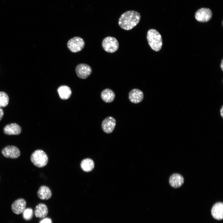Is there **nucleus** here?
<instances>
[{
    "instance_id": "1",
    "label": "nucleus",
    "mask_w": 223,
    "mask_h": 223,
    "mask_svg": "<svg viewBox=\"0 0 223 223\" xmlns=\"http://www.w3.org/2000/svg\"><path fill=\"white\" fill-rule=\"evenodd\" d=\"M141 18V15L138 12L134 10L128 11L121 15L119 19L118 24L123 29L129 30L138 24Z\"/></svg>"
},
{
    "instance_id": "2",
    "label": "nucleus",
    "mask_w": 223,
    "mask_h": 223,
    "mask_svg": "<svg viewBox=\"0 0 223 223\" xmlns=\"http://www.w3.org/2000/svg\"><path fill=\"white\" fill-rule=\"evenodd\" d=\"M147 39L151 48L154 50L158 51L161 48L162 41L161 35L156 30L149 29L147 32Z\"/></svg>"
},
{
    "instance_id": "3",
    "label": "nucleus",
    "mask_w": 223,
    "mask_h": 223,
    "mask_svg": "<svg viewBox=\"0 0 223 223\" xmlns=\"http://www.w3.org/2000/svg\"><path fill=\"white\" fill-rule=\"evenodd\" d=\"M30 160L35 166L38 168H42L47 164L48 158L45 151L38 149L34 151L31 154Z\"/></svg>"
},
{
    "instance_id": "4",
    "label": "nucleus",
    "mask_w": 223,
    "mask_h": 223,
    "mask_svg": "<svg viewBox=\"0 0 223 223\" xmlns=\"http://www.w3.org/2000/svg\"><path fill=\"white\" fill-rule=\"evenodd\" d=\"M102 45L104 50L109 53H113L118 49L119 44L117 40L115 37H107L103 40Z\"/></svg>"
},
{
    "instance_id": "5",
    "label": "nucleus",
    "mask_w": 223,
    "mask_h": 223,
    "mask_svg": "<svg viewBox=\"0 0 223 223\" xmlns=\"http://www.w3.org/2000/svg\"><path fill=\"white\" fill-rule=\"evenodd\" d=\"M67 46L68 49L72 52H77L81 50L85 46L83 39L78 37H74L68 42Z\"/></svg>"
},
{
    "instance_id": "6",
    "label": "nucleus",
    "mask_w": 223,
    "mask_h": 223,
    "mask_svg": "<svg viewBox=\"0 0 223 223\" xmlns=\"http://www.w3.org/2000/svg\"><path fill=\"white\" fill-rule=\"evenodd\" d=\"M212 15V11L210 9L202 8L196 11L195 14V17L198 21L205 22L209 20Z\"/></svg>"
},
{
    "instance_id": "7",
    "label": "nucleus",
    "mask_w": 223,
    "mask_h": 223,
    "mask_svg": "<svg viewBox=\"0 0 223 223\" xmlns=\"http://www.w3.org/2000/svg\"><path fill=\"white\" fill-rule=\"evenodd\" d=\"M3 156L7 158L16 159L20 155V152L19 148L14 146H8L2 150Z\"/></svg>"
},
{
    "instance_id": "8",
    "label": "nucleus",
    "mask_w": 223,
    "mask_h": 223,
    "mask_svg": "<svg viewBox=\"0 0 223 223\" xmlns=\"http://www.w3.org/2000/svg\"><path fill=\"white\" fill-rule=\"evenodd\" d=\"M76 72L78 77L81 79H85L91 74L92 70L88 64L81 63L76 67Z\"/></svg>"
},
{
    "instance_id": "9",
    "label": "nucleus",
    "mask_w": 223,
    "mask_h": 223,
    "mask_svg": "<svg viewBox=\"0 0 223 223\" xmlns=\"http://www.w3.org/2000/svg\"><path fill=\"white\" fill-rule=\"evenodd\" d=\"M116 121L112 116H109L103 120L102 123V128L105 133H109L114 130L116 126Z\"/></svg>"
},
{
    "instance_id": "10",
    "label": "nucleus",
    "mask_w": 223,
    "mask_h": 223,
    "mask_svg": "<svg viewBox=\"0 0 223 223\" xmlns=\"http://www.w3.org/2000/svg\"><path fill=\"white\" fill-rule=\"evenodd\" d=\"M26 202L23 198H19L15 200L12 204L11 209L13 212L16 214H19L25 209Z\"/></svg>"
},
{
    "instance_id": "11",
    "label": "nucleus",
    "mask_w": 223,
    "mask_h": 223,
    "mask_svg": "<svg viewBox=\"0 0 223 223\" xmlns=\"http://www.w3.org/2000/svg\"><path fill=\"white\" fill-rule=\"evenodd\" d=\"M144 98V94L141 90L138 89L131 90L129 93V98L133 103H140Z\"/></svg>"
},
{
    "instance_id": "12",
    "label": "nucleus",
    "mask_w": 223,
    "mask_h": 223,
    "mask_svg": "<svg viewBox=\"0 0 223 223\" xmlns=\"http://www.w3.org/2000/svg\"><path fill=\"white\" fill-rule=\"evenodd\" d=\"M4 133L7 135H17L22 131L21 128L18 124L12 123L6 125L3 129Z\"/></svg>"
},
{
    "instance_id": "13",
    "label": "nucleus",
    "mask_w": 223,
    "mask_h": 223,
    "mask_svg": "<svg viewBox=\"0 0 223 223\" xmlns=\"http://www.w3.org/2000/svg\"><path fill=\"white\" fill-rule=\"evenodd\" d=\"M184 182V178L179 174L174 173L170 177L169 183L171 186L174 188H177L181 187Z\"/></svg>"
},
{
    "instance_id": "14",
    "label": "nucleus",
    "mask_w": 223,
    "mask_h": 223,
    "mask_svg": "<svg viewBox=\"0 0 223 223\" xmlns=\"http://www.w3.org/2000/svg\"><path fill=\"white\" fill-rule=\"evenodd\" d=\"M211 213L213 217L218 220H221L223 216V204L222 202H217L213 206Z\"/></svg>"
},
{
    "instance_id": "15",
    "label": "nucleus",
    "mask_w": 223,
    "mask_h": 223,
    "mask_svg": "<svg viewBox=\"0 0 223 223\" xmlns=\"http://www.w3.org/2000/svg\"><path fill=\"white\" fill-rule=\"evenodd\" d=\"M48 213L47 207L44 203H40L36 206L34 211V214L37 217L43 218L46 216Z\"/></svg>"
},
{
    "instance_id": "16",
    "label": "nucleus",
    "mask_w": 223,
    "mask_h": 223,
    "mask_svg": "<svg viewBox=\"0 0 223 223\" xmlns=\"http://www.w3.org/2000/svg\"><path fill=\"white\" fill-rule=\"evenodd\" d=\"M37 195L41 199L47 200L51 197L52 192L48 187L42 186L39 188L37 192Z\"/></svg>"
},
{
    "instance_id": "17",
    "label": "nucleus",
    "mask_w": 223,
    "mask_h": 223,
    "mask_svg": "<svg viewBox=\"0 0 223 223\" xmlns=\"http://www.w3.org/2000/svg\"><path fill=\"white\" fill-rule=\"evenodd\" d=\"M101 97L102 99L106 103L112 102L115 97L114 92L112 90L107 88L104 89L101 92Z\"/></svg>"
},
{
    "instance_id": "18",
    "label": "nucleus",
    "mask_w": 223,
    "mask_h": 223,
    "mask_svg": "<svg viewBox=\"0 0 223 223\" xmlns=\"http://www.w3.org/2000/svg\"><path fill=\"white\" fill-rule=\"evenodd\" d=\"M60 98L63 99H67L70 97L72 91L70 88L67 85L60 86L57 90Z\"/></svg>"
},
{
    "instance_id": "19",
    "label": "nucleus",
    "mask_w": 223,
    "mask_h": 223,
    "mask_svg": "<svg viewBox=\"0 0 223 223\" xmlns=\"http://www.w3.org/2000/svg\"><path fill=\"white\" fill-rule=\"evenodd\" d=\"M80 165L82 170L85 172L92 171L94 166V161L90 158H86L83 160L81 161Z\"/></svg>"
},
{
    "instance_id": "20",
    "label": "nucleus",
    "mask_w": 223,
    "mask_h": 223,
    "mask_svg": "<svg viewBox=\"0 0 223 223\" xmlns=\"http://www.w3.org/2000/svg\"><path fill=\"white\" fill-rule=\"evenodd\" d=\"M9 102V98L7 93L0 91V107H5L7 106Z\"/></svg>"
},
{
    "instance_id": "21",
    "label": "nucleus",
    "mask_w": 223,
    "mask_h": 223,
    "mask_svg": "<svg viewBox=\"0 0 223 223\" xmlns=\"http://www.w3.org/2000/svg\"><path fill=\"white\" fill-rule=\"evenodd\" d=\"M24 219L27 221L31 219L33 216V210L30 208H25L22 212Z\"/></svg>"
},
{
    "instance_id": "22",
    "label": "nucleus",
    "mask_w": 223,
    "mask_h": 223,
    "mask_svg": "<svg viewBox=\"0 0 223 223\" xmlns=\"http://www.w3.org/2000/svg\"><path fill=\"white\" fill-rule=\"evenodd\" d=\"M39 223H52V221L50 218H45L41 220Z\"/></svg>"
},
{
    "instance_id": "23",
    "label": "nucleus",
    "mask_w": 223,
    "mask_h": 223,
    "mask_svg": "<svg viewBox=\"0 0 223 223\" xmlns=\"http://www.w3.org/2000/svg\"><path fill=\"white\" fill-rule=\"evenodd\" d=\"M4 115L3 110L1 107H0V121L2 119Z\"/></svg>"
},
{
    "instance_id": "24",
    "label": "nucleus",
    "mask_w": 223,
    "mask_h": 223,
    "mask_svg": "<svg viewBox=\"0 0 223 223\" xmlns=\"http://www.w3.org/2000/svg\"><path fill=\"white\" fill-rule=\"evenodd\" d=\"M220 111L221 115V116L223 117V106L221 108Z\"/></svg>"
},
{
    "instance_id": "25",
    "label": "nucleus",
    "mask_w": 223,
    "mask_h": 223,
    "mask_svg": "<svg viewBox=\"0 0 223 223\" xmlns=\"http://www.w3.org/2000/svg\"><path fill=\"white\" fill-rule=\"evenodd\" d=\"M221 67L222 71H223V59H222L221 65Z\"/></svg>"
}]
</instances>
